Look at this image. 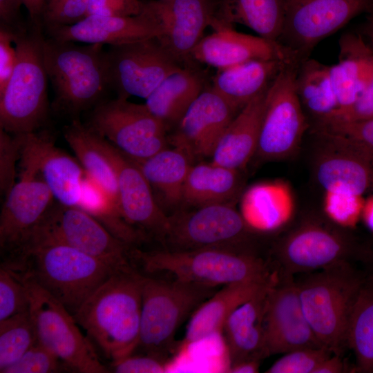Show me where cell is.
Masks as SVG:
<instances>
[{
	"mask_svg": "<svg viewBox=\"0 0 373 373\" xmlns=\"http://www.w3.org/2000/svg\"><path fill=\"white\" fill-rule=\"evenodd\" d=\"M345 370L341 354H332L321 363L314 373H342Z\"/></svg>",
	"mask_w": 373,
	"mask_h": 373,
	"instance_id": "51",
	"label": "cell"
},
{
	"mask_svg": "<svg viewBox=\"0 0 373 373\" xmlns=\"http://www.w3.org/2000/svg\"><path fill=\"white\" fill-rule=\"evenodd\" d=\"M264 329L269 355L323 347L304 314L294 276H278L269 289Z\"/></svg>",
	"mask_w": 373,
	"mask_h": 373,
	"instance_id": "18",
	"label": "cell"
},
{
	"mask_svg": "<svg viewBox=\"0 0 373 373\" xmlns=\"http://www.w3.org/2000/svg\"><path fill=\"white\" fill-rule=\"evenodd\" d=\"M78 207L130 247L146 240L147 238L124 219L116 201L86 173Z\"/></svg>",
	"mask_w": 373,
	"mask_h": 373,
	"instance_id": "36",
	"label": "cell"
},
{
	"mask_svg": "<svg viewBox=\"0 0 373 373\" xmlns=\"http://www.w3.org/2000/svg\"><path fill=\"white\" fill-rule=\"evenodd\" d=\"M45 5V0H29L26 9L29 14L30 21L42 23V14Z\"/></svg>",
	"mask_w": 373,
	"mask_h": 373,
	"instance_id": "52",
	"label": "cell"
},
{
	"mask_svg": "<svg viewBox=\"0 0 373 373\" xmlns=\"http://www.w3.org/2000/svg\"><path fill=\"white\" fill-rule=\"evenodd\" d=\"M217 0L142 1L141 12L156 25L162 47L183 66L195 65L191 53L216 15Z\"/></svg>",
	"mask_w": 373,
	"mask_h": 373,
	"instance_id": "16",
	"label": "cell"
},
{
	"mask_svg": "<svg viewBox=\"0 0 373 373\" xmlns=\"http://www.w3.org/2000/svg\"><path fill=\"white\" fill-rule=\"evenodd\" d=\"M23 3L19 0H0V26L15 35L26 29L20 15V8Z\"/></svg>",
	"mask_w": 373,
	"mask_h": 373,
	"instance_id": "50",
	"label": "cell"
},
{
	"mask_svg": "<svg viewBox=\"0 0 373 373\" xmlns=\"http://www.w3.org/2000/svg\"><path fill=\"white\" fill-rule=\"evenodd\" d=\"M372 118H373V75L352 108L338 119L329 122Z\"/></svg>",
	"mask_w": 373,
	"mask_h": 373,
	"instance_id": "49",
	"label": "cell"
},
{
	"mask_svg": "<svg viewBox=\"0 0 373 373\" xmlns=\"http://www.w3.org/2000/svg\"><path fill=\"white\" fill-rule=\"evenodd\" d=\"M338 111L329 122L348 111L373 75V49L361 35L347 32L339 40L338 61L329 66ZM323 123V124H325Z\"/></svg>",
	"mask_w": 373,
	"mask_h": 373,
	"instance_id": "25",
	"label": "cell"
},
{
	"mask_svg": "<svg viewBox=\"0 0 373 373\" xmlns=\"http://www.w3.org/2000/svg\"><path fill=\"white\" fill-rule=\"evenodd\" d=\"M142 277L133 267L116 271L73 315L112 363L132 354L137 346Z\"/></svg>",
	"mask_w": 373,
	"mask_h": 373,
	"instance_id": "1",
	"label": "cell"
},
{
	"mask_svg": "<svg viewBox=\"0 0 373 373\" xmlns=\"http://www.w3.org/2000/svg\"><path fill=\"white\" fill-rule=\"evenodd\" d=\"M361 247L344 230L315 218L303 220L273 249L280 275L294 276L358 258Z\"/></svg>",
	"mask_w": 373,
	"mask_h": 373,
	"instance_id": "11",
	"label": "cell"
},
{
	"mask_svg": "<svg viewBox=\"0 0 373 373\" xmlns=\"http://www.w3.org/2000/svg\"><path fill=\"white\" fill-rule=\"evenodd\" d=\"M103 46H80L46 35L44 60L54 90L55 111L73 120L104 99L110 87Z\"/></svg>",
	"mask_w": 373,
	"mask_h": 373,
	"instance_id": "3",
	"label": "cell"
},
{
	"mask_svg": "<svg viewBox=\"0 0 373 373\" xmlns=\"http://www.w3.org/2000/svg\"><path fill=\"white\" fill-rule=\"evenodd\" d=\"M253 238L245 218L232 204L222 203L179 209L169 215L162 244L169 251L231 247L255 253L251 247Z\"/></svg>",
	"mask_w": 373,
	"mask_h": 373,
	"instance_id": "10",
	"label": "cell"
},
{
	"mask_svg": "<svg viewBox=\"0 0 373 373\" xmlns=\"http://www.w3.org/2000/svg\"><path fill=\"white\" fill-rule=\"evenodd\" d=\"M99 141L115 173L118 205L123 217L146 237L162 243L169 215L158 204L138 164L100 135Z\"/></svg>",
	"mask_w": 373,
	"mask_h": 373,
	"instance_id": "17",
	"label": "cell"
},
{
	"mask_svg": "<svg viewBox=\"0 0 373 373\" xmlns=\"http://www.w3.org/2000/svg\"><path fill=\"white\" fill-rule=\"evenodd\" d=\"M15 35L0 26V93L6 88L17 62Z\"/></svg>",
	"mask_w": 373,
	"mask_h": 373,
	"instance_id": "48",
	"label": "cell"
},
{
	"mask_svg": "<svg viewBox=\"0 0 373 373\" xmlns=\"http://www.w3.org/2000/svg\"><path fill=\"white\" fill-rule=\"evenodd\" d=\"M20 140L0 128V189L6 195L15 184L16 164L20 158Z\"/></svg>",
	"mask_w": 373,
	"mask_h": 373,
	"instance_id": "44",
	"label": "cell"
},
{
	"mask_svg": "<svg viewBox=\"0 0 373 373\" xmlns=\"http://www.w3.org/2000/svg\"><path fill=\"white\" fill-rule=\"evenodd\" d=\"M277 278L278 275H276L267 280L224 285L192 314L185 335V343L191 344L222 332L227 318L236 308L271 286Z\"/></svg>",
	"mask_w": 373,
	"mask_h": 373,
	"instance_id": "27",
	"label": "cell"
},
{
	"mask_svg": "<svg viewBox=\"0 0 373 373\" xmlns=\"http://www.w3.org/2000/svg\"><path fill=\"white\" fill-rule=\"evenodd\" d=\"M358 258L370 267L372 274L370 277L373 278V242L365 247L361 246Z\"/></svg>",
	"mask_w": 373,
	"mask_h": 373,
	"instance_id": "54",
	"label": "cell"
},
{
	"mask_svg": "<svg viewBox=\"0 0 373 373\" xmlns=\"http://www.w3.org/2000/svg\"><path fill=\"white\" fill-rule=\"evenodd\" d=\"M205 88L204 75L195 65L183 66L166 77L145 104L168 131L176 127Z\"/></svg>",
	"mask_w": 373,
	"mask_h": 373,
	"instance_id": "30",
	"label": "cell"
},
{
	"mask_svg": "<svg viewBox=\"0 0 373 373\" xmlns=\"http://www.w3.org/2000/svg\"><path fill=\"white\" fill-rule=\"evenodd\" d=\"M314 133L323 144L314 161L315 176L327 194L359 197L373 189V168L363 155L336 136Z\"/></svg>",
	"mask_w": 373,
	"mask_h": 373,
	"instance_id": "22",
	"label": "cell"
},
{
	"mask_svg": "<svg viewBox=\"0 0 373 373\" xmlns=\"http://www.w3.org/2000/svg\"><path fill=\"white\" fill-rule=\"evenodd\" d=\"M64 135L86 175L99 184L118 204L115 173L101 146L99 135L76 119L65 127Z\"/></svg>",
	"mask_w": 373,
	"mask_h": 373,
	"instance_id": "35",
	"label": "cell"
},
{
	"mask_svg": "<svg viewBox=\"0 0 373 373\" xmlns=\"http://www.w3.org/2000/svg\"><path fill=\"white\" fill-rule=\"evenodd\" d=\"M267 91L249 102L232 119L211 156V162L240 170L256 154Z\"/></svg>",
	"mask_w": 373,
	"mask_h": 373,
	"instance_id": "28",
	"label": "cell"
},
{
	"mask_svg": "<svg viewBox=\"0 0 373 373\" xmlns=\"http://www.w3.org/2000/svg\"><path fill=\"white\" fill-rule=\"evenodd\" d=\"M45 37L43 24L30 21L14 37L17 62L0 93V128L12 135L37 131L47 122L50 106L43 55Z\"/></svg>",
	"mask_w": 373,
	"mask_h": 373,
	"instance_id": "4",
	"label": "cell"
},
{
	"mask_svg": "<svg viewBox=\"0 0 373 373\" xmlns=\"http://www.w3.org/2000/svg\"><path fill=\"white\" fill-rule=\"evenodd\" d=\"M363 216L366 225L373 231V204H368L365 209H363Z\"/></svg>",
	"mask_w": 373,
	"mask_h": 373,
	"instance_id": "56",
	"label": "cell"
},
{
	"mask_svg": "<svg viewBox=\"0 0 373 373\" xmlns=\"http://www.w3.org/2000/svg\"><path fill=\"white\" fill-rule=\"evenodd\" d=\"M41 241L70 246L117 271L133 267L131 247L79 207L53 204L17 253L29 244Z\"/></svg>",
	"mask_w": 373,
	"mask_h": 373,
	"instance_id": "9",
	"label": "cell"
},
{
	"mask_svg": "<svg viewBox=\"0 0 373 373\" xmlns=\"http://www.w3.org/2000/svg\"><path fill=\"white\" fill-rule=\"evenodd\" d=\"M242 183L239 170L213 162L192 164L184 186L182 204L194 208L231 204L241 192Z\"/></svg>",
	"mask_w": 373,
	"mask_h": 373,
	"instance_id": "32",
	"label": "cell"
},
{
	"mask_svg": "<svg viewBox=\"0 0 373 373\" xmlns=\"http://www.w3.org/2000/svg\"><path fill=\"white\" fill-rule=\"evenodd\" d=\"M347 346L354 354L357 372L373 373V278H365L351 312Z\"/></svg>",
	"mask_w": 373,
	"mask_h": 373,
	"instance_id": "37",
	"label": "cell"
},
{
	"mask_svg": "<svg viewBox=\"0 0 373 373\" xmlns=\"http://www.w3.org/2000/svg\"><path fill=\"white\" fill-rule=\"evenodd\" d=\"M29 310L27 287L18 273L3 265L0 268V321Z\"/></svg>",
	"mask_w": 373,
	"mask_h": 373,
	"instance_id": "40",
	"label": "cell"
},
{
	"mask_svg": "<svg viewBox=\"0 0 373 373\" xmlns=\"http://www.w3.org/2000/svg\"><path fill=\"white\" fill-rule=\"evenodd\" d=\"M130 256L148 273L168 272L176 279L211 287L267 280L276 275L257 254L231 247L150 251L134 249Z\"/></svg>",
	"mask_w": 373,
	"mask_h": 373,
	"instance_id": "5",
	"label": "cell"
},
{
	"mask_svg": "<svg viewBox=\"0 0 373 373\" xmlns=\"http://www.w3.org/2000/svg\"><path fill=\"white\" fill-rule=\"evenodd\" d=\"M292 60L298 59H254L219 70L211 87L240 111L267 90L283 67Z\"/></svg>",
	"mask_w": 373,
	"mask_h": 373,
	"instance_id": "29",
	"label": "cell"
},
{
	"mask_svg": "<svg viewBox=\"0 0 373 373\" xmlns=\"http://www.w3.org/2000/svg\"><path fill=\"white\" fill-rule=\"evenodd\" d=\"M59 41L117 46L160 35L155 23L144 12L129 17L88 15L68 26L44 30Z\"/></svg>",
	"mask_w": 373,
	"mask_h": 373,
	"instance_id": "24",
	"label": "cell"
},
{
	"mask_svg": "<svg viewBox=\"0 0 373 373\" xmlns=\"http://www.w3.org/2000/svg\"><path fill=\"white\" fill-rule=\"evenodd\" d=\"M212 28L216 31L203 37L192 51L195 64L219 70L254 59H298L278 41L238 32L231 26L214 24Z\"/></svg>",
	"mask_w": 373,
	"mask_h": 373,
	"instance_id": "23",
	"label": "cell"
},
{
	"mask_svg": "<svg viewBox=\"0 0 373 373\" xmlns=\"http://www.w3.org/2000/svg\"><path fill=\"white\" fill-rule=\"evenodd\" d=\"M217 291L211 287L175 278L142 277V312L136 348L166 361L182 323Z\"/></svg>",
	"mask_w": 373,
	"mask_h": 373,
	"instance_id": "7",
	"label": "cell"
},
{
	"mask_svg": "<svg viewBox=\"0 0 373 373\" xmlns=\"http://www.w3.org/2000/svg\"><path fill=\"white\" fill-rule=\"evenodd\" d=\"M191 161L186 154L175 147L164 149L144 160L135 161L163 210L164 207L169 208L175 209V212L182 205Z\"/></svg>",
	"mask_w": 373,
	"mask_h": 373,
	"instance_id": "31",
	"label": "cell"
},
{
	"mask_svg": "<svg viewBox=\"0 0 373 373\" xmlns=\"http://www.w3.org/2000/svg\"><path fill=\"white\" fill-rule=\"evenodd\" d=\"M372 4L373 0H287L278 42L303 62L318 43L365 13Z\"/></svg>",
	"mask_w": 373,
	"mask_h": 373,
	"instance_id": "15",
	"label": "cell"
},
{
	"mask_svg": "<svg viewBox=\"0 0 373 373\" xmlns=\"http://www.w3.org/2000/svg\"><path fill=\"white\" fill-rule=\"evenodd\" d=\"M15 271L28 289L29 313L37 342L73 370L83 373L108 372L69 311L35 282Z\"/></svg>",
	"mask_w": 373,
	"mask_h": 373,
	"instance_id": "8",
	"label": "cell"
},
{
	"mask_svg": "<svg viewBox=\"0 0 373 373\" xmlns=\"http://www.w3.org/2000/svg\"><path fill=\"white\" fill-rule=\"evenodd\" d=\"M300 64L298 60L288 62L267 89L256 153L263 160L291 157L308 126L296 88Z\"/></svg>",
	"mask_w": 373,
	"mask_h": 373,
	"instance_id": "12",
	"label": "cell"
},
{
	"mask_svg": "<svg viewBox=\"0 0 373 373\" xmlns=\"http://www.w3.org/2000/svg\"><path fill=\"white\" fill-rule=\"evenodd\" d=\"M105 61L110 88L126 99H146L166 77L183 67L157 37L109 46Z\"/></svg>",
	"mask_w": 373,
	"mask_h": 373,
	"instance_id": "14",
	"label": "cell"
},
{
	"mask_svg": "<svg viewBox=\"0 0 373 373\" xmlns=\"http://www.w3.org/2000/svg\"><path fill=\"white\" fill-rule=\"evenodd\" d=\"M260 361H246L231 366L227 369L232 373H256L259 372Z\"/></svg>",
	"mask_w": 373,
	"mask_h": 373,
	"instance_id": "53",
	"label": "cell"
},
{
	"mask_svg": "<svg viewBox=\"0 0 373 373\" xmlns=\"http://www.w3.org/2000/svg\"><path fill=\"white\" fill-rule=\"evenodd\" d=\"M327 211L341 226H352L357 220L360 204L358 197L327 194Z\"/></svg>",
	"mask_w": 373,
	"mask_h": 373,
	"instance_id": "45",
	"label": "cell"
},
{
	"mask_svg": "<svg viewBox=\"0 0 373 373\" xmlns=\"http://www.w3.org/2000/svg\"><path fill=\"white\" fill-rule=\"evenodd\" d=\"M238 112L211 86L206 87L174 128L169 142L191 160L211 157Z\"/></svg>",
	"mask_w": 373,
	"mask_h": 373,
	"instance_id": "21",
	"label": "cell"
},
{
	"mask_svg": "<svg viewBox=\"0 0 373 373\" xmlns=\"http://www.w3.org/2000/svg\"><path fill=\"white\" fill-rule=\"evenodd\" d=\"M19 180L8 193L0 215V245L8 256L15 254L55 200L38 172L20 166Z\"/></svg>",
	"mask_w": 373,
	"mask_h": 373,
	"instance_id": "20",
	"label": "cell"
},
{
	"mask_svg": "<svg viewBox=\"0 0 373 373\" xmlns=\"http://www.w3.org/2000/svg\"><path fill=\"white\" fill-rule=\"evenodd\" d=\"M271 285L236 308L225 321L222 332L228 355V368L246 361H260L269 356L264 316L267 294Z\"/></svg>",
	"mask_w": 373,
	"mask_h": 373,
	"instance_id": "26",
	"label": "cell"
},
{
	"mask_svg": "<svg viewBox=\"0 0 373 373\" xmlns=\"http://www.w3.org/2000/svg\"><path fill=\"white\" fill-rule=\"evenodd\" d=\"M2 265L35 282L72 315L117 271L78 249L50 241L29 244Z\"/></svg>",
	"mask_w": 373,
	"mask_h": 373,
	"instance_id": "2",
	"label": "cell"
},
{
	"mask_svg": "<svg viewBox=\"0 0 373 373\" xmlns=\"http://www.w3.org/2000/svg\"><path fill=\"white\" fill-rule=\"evenodd\" d=\"M333 353L326 347H307L285 353L267 369V373H314Z\"/></svg>",
	"mask_w": 373,
	"mask_h": 373,
	"instance_id": "41",
	"label": "cell"
},
{
	"mask_svg": "<svg viewBox=\"0 0 373 373\" xmlns=\"http://www.w3.org/2000/svg\"><path fill=\"white\" fill-rule=\"evenodd\" d=\"M141 5V0H90L86 16H135L140 14Z\"/></svg>",
	"mask_w": 373,
	"mask_h": 373,
	"instance_id": "47",
	"label": "cell"
},
{
	"mask_svg": "<svg viewBox=\"0 0 373 373\" xmlns=\"http://www.w3.org/2000/svg\"><path fill=\"white\" fill-rule=\"evenodd\" d=\"M20 140V166L38 172L57 202L78 207L85 171L78 160L55 145L46 130L17 135Z\"/></svg>",
	"mask_w": 373,
	"mask_h": 373,
	"instance_id": "19",
	"label": "cell"
},
{
	"mask_svg": "<svg viewBox=\"0 0 373 373\" xmlns=\"http://www.w3.org/2000/svg\"><path fill=\"white\" fill-rule=\"evenodd\" d=\"M313 130L340 137L361 153L373 168V118L332 122L315 126Z\"/></svg>",
	"mask_w": 373,
	"mask_h": 373,
	"instance_id": "39",
	"label": "cell"
},
{
	"mask_svg": "<svg viewBox=\"0 0 373 373\" xmlns=\"http://www.w3.org/2000/svg\"><path fill=\"white\" fill-rule=\"evenodd\" d=\"M37 341L29 310L0 321V372L19 360Z\"/></svg>",
	"mask_w": 373,
	"mask_h": 373,
	"instance_id": "38",
	"label": "cell"
},
{
	"mask_svg": "<svg viewBox=\"0 0 373 373\" xmlns=\"http://www.w3.org/2000/svg\"><path fill=\"white\" fill-rule=\"evenodd\" d=\"M296 92L303 108L314 122V126L330 120L338 111L329 66L315 59L303 61L296 78Z\"/></svg>",
	"mask_w": 373,
	"mask_h": 373,
	"instance_id": "34",
	"label": "cell"
},
{
	"mask_svg": "<svg viewBox=\"0 0 373 373\" xmlns=\"http://www.w3.org/2000/svg\"><path fill=\"white\" fill-rule=\"evenodd\" d=\"M21 1V3H23V6H24L26 7V8H27L28 6V2H29V0H19Z\"/></svg>",
	"mask_w": 373,
	"mask_h": 373,
	"instance_id": "57",
	"label": "cell"
},
{
	"mask_svg": "<svg viewBox=\"0 0 373 373\" xmlns=\"http://www.w3.org/2000/svg\"><path fill=\"white\" fill-rule=\"evenodd\" d=\"M90 0H49L42 14L44 30L73 24L84 19Z\"/></svg>",
	"mask_w": 373,
	"mask_h": 373,
	"instance_id": "42",
	"label": "cell"
},
{
	"mask_svg": "<svg viewBox=\"0 0 373 373\" xmlns=\"http://www.w3.org/2000/svg\"><path fill=\"white\" fill-rule=\"evenodd\" d=\"M166 361L157 356L144 354H130L113 363L115 372L118 373H154L165 372Z\"/></svg>",
	"mask_w": 373,
	"mask_h": 373,
	"instance_id": "46",
	"label": "cell"
},
{
	"mask_svg": "<svg viewBox=\"0 0 373 373\" xmlns=\"http://www.w3.org/2000/svg\"><path fill=\"white\" fill-rule=\"evenodd\" d=\"M86 124L135 161L167 148V130L145 104L104 99L92 108Z\"/></svg>",
	"mask_w": 373,
	"mask_h": 373,
	"instance_id": "13",
	"label": "cell"
},
{
	"mask_svg": "<svg viewBox=\"0 0 373 373\" xmlns=\"http://www.w3.org/2000/svg\"><path fill=\"white\" fill-rule=\"evenodd\" d=\"M60 360L37 341L1 373H50L59 371Z\"/></svg>",
	"mask_w": 373,
	"mask_h": 373,
	"instance_id": "43",
	"label": "cell"
},
{
	"mask_svg": "<svg viewBox=\"0 0 373 373\" xmlns=\"http://www.w3.org/2000/svg\"><path fill=\"white\" fill-rule=\"evenodd\" d=\"M287 0H220L215 19L231 26L244 25L258 36L278 41L283 30Z\"/></svg>",
	"mask_w": 373,
	"mask_h": 373,
	"instance_id": "33",
	"label": "cell"
},
{
	"mask_svg": "<svg viewBox=\"0 0 373 373\" xmlns=\"http://www.w3.org/2000/svg\"><path fill=\"white\" fill-rule=\"evenodd\" d=\"M365 278L350 261L303 274L295 280L304 314L321 344L341 354L350 318Z\"/></svg>",
	"mask_w": 373,
	"mask_h": 373,
	"instance_id": "6",
	"label": "cell"
},
{
	"mask_svg": "<svg viewBox=\"0 0 373 373\" xmlns=\"http://www.w3.org/2000/svg\"><path fill=\"white\" fill-rule=\"evenodd\" d=\"M365 14L366 22L365 26V35L369 44L373 49V4Z\"/></svg>",
	"mask_w": 373,
	"mask_h": 373,
	"instance_id": "55",
	"label": "cell"
}]
</instances>
